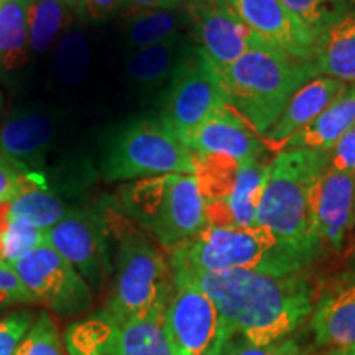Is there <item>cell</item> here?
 Wrapping results in <instances>:
<instances>
[{
    "mask_svg": "<svg viewBox=\"0 0 355 355\" xmlns=\"http://www.w3.org/2000/svg\"><path fill=\"white\" fill-rule=\"evenodd\" d=\"M171 270L216 304L227 332L250 344L286 339L314 308L313 290L300 273L275 277L243 270L224 273Z\"/></svg>",
    "mask_w": 355,
    "mask_h": 355,
    "instance_id": "6da1fadb",
    "label": "cell"
},
{
    "mask_svg": "<svg viewBox=\"0 0 355 355\" xmlns=\"http://www.w3.org/2000/svg\"><path fill=\"white\" fill-rule=\"evenodd\" d=\"M327 166V152L283 150L268 163L257 225L266 227L296 252L316 260L321 241L314 227L313 189Z\"/></svg>",
    "mask_w": 355,
    "mask_h": 355,
    "instance_id": "7a4b0ae2",
    "label": "cell"
},
{
    "mask_svg": "<svg viewBox=\"0 0 355 355\" xmlns=\"http://www.w3.org/2000/svg\"><path fill=\"white\" fill-rule=\"evenodd\" d=\"M313 260L296 252L261 225L254 227H211L204 225L198 235L173 248L171 268L204 273L234 270L286 277L300 273Z\"/></svg>",
    "mask_w": 355,
    "mask_h": 355,
    "instance_id": "3957f363",
    "label": "cell"
},
{
    "mask_svg": "<svg viewBox=\"0 0 355 355\" xmlns=\"http://www.w3.org/2000/svg\"><path fill=\"white\" fill-rule=\"evenodd\" d=\"M217 73L229 107L259 137L277 123L295 92L319 76L311 61L293 60L277 48L247 53Z\"/></svg>",
    "mask_w": 355,
    "mask_h": 355,
    "instance_id": "277c9868",
    "label": "cell"
},
{
    "mask_svg": "<svg viewBox=\"0 0 355 355\" xmlns=\"http://www.w3.org/2000/svg\"><path fill=\"white\" fill-rule=\"evenodd\" d=\"M123 211L166 248L183 245L206 225L194 175L171 173L132 181L121 193Z\"/></svg>",
    "mask_w": 355,
    "mask_h": 355,
    "instance_id": "5b68a950",
    "label": "cell"
},
{
    "mask_svg": "<svg viewBox=\"0 0 355 355\" xmlns=\"http://www.w3.org/2000/svg\"><path fill=\"white\" fill-rule=\"evenodd\" d=\"M196 155L159 119L127 122L105 145L101 171L105 181H137L183 173L194 175Z\"/></svg>",
    "mask_w": 355,
    "mask_h": 355,
    "instance_id": "8992f818",
    "label": "cell"
},
{
    "mask_svg": "<svg viewBox=\"0 0 355 355\" xmlns=\"http://www.w3.org/2000/svg\"><path fill=\"white\" fill-rule=\"evenodd\" d=\"M173 270L139 232L119 237L117 266L107 308L125 321L163 319L173 295Z\"/></svg>",
    "mask_w": 355,
    "mask_h": 355,
    "instance_id": "52a82bcc",
    "label": "cell"
},
{
    "mask_svg": "<svg viewBox=\"0 0 355 355\" xmlns=\"http://www.w3.org/2000/svg\"><path fill=\"white\" fill-rule=\"evenodd\" d=\"M64 347L68 355H173L163 319L125 321L107 308L71 324Z\"/></svg>",
    "mask_w": 355,
    "mask_h": 355,
    "instance_id": "ba28073f",
    "label": "cell"
},
{
    "mask_svg": "<svg viewBox=\"0 0 355 355\" xmlns=\"http://www.w3.org/2000/svg\"><path fill=\"white\" fill-rule=\"evenodd\" d=\"M227 107L219 73L193 44L168 84L159 121L178 137Z\"/></svg>",
    "mask_w": 355,
    "mask_h": 355,
    "instance_id": "9c48e42d",
    "label": "cell"
},
{
    "mask_svg": "<svg viewBox=\"0 0 355 355\" xmlns=\"http://www.w3.org/2000/svg\"><path fill=\"white\" fill-rule=\"evenodd\" d=\"M12 266L33 300L58 316H74L91 308L89 283L46 242L20 257Z\"/></svg>",
    "mask_w": 355,
    "mask_h": 355,
    "instance_id": "30bf717a",
    "label": "cell"
},
{
    "mask_svg": "<svg viewBox=\"0 0 355 355\" xmlns=\"http://www.w3.org/2000/svg\"><path fill=\"white\" fill-rule=\"evenodd\" d=\"M163 327L173 355H211L227 334L216 304L196 285L173 275Z\"/></svg>",
    "mask_w": 355,
    "mask_h": 355,
    "instance_id": "8fae6325",
    "label": "cell"
},
{
    "mask_svg": "<svg viewBox=\"0 0 355 355\" xmlns=\"http://www.w3.org/2000/svg\"><path fill=\"white\" fill-rule=\"evenodd\" d=\"M46 243L64 257L89 286H99L112 270L107 243V220L96 209H71L44 230Z\"/></svg>",
    "mask_w": 355,
    "mask_h": 355,
    "instance_id": "7c38bea8",
    "label": "cell"
},
{
    "mask_svg": "<svg viewBox=\"0 0 355 355\" xmlns=\"http://www.w3.org/2000/svg\"><path fill=\"white\" fill-rule=\"evenodd\" d=\"M188 10L198 46L216 71L229 68L250 51L273 48L243 24L224 0L193 3Z\"/></svg>",
    "mask_w": 355,
    "mask_h": 355,
    "instance_id": "4fadbf2b",
    "label": "cell"
},
{
    "mask_svg": "<svg viewBox=\"0 0 355 355\" xmlns=\"http://www.w3.org/2000/svg\"><path fill=\"white\" fill-rule=\"evenodd\" d=\"M243 24L270 46L293 60L311 61L316 38L285 7L282 0H224Z\"/></svg>",
    "mask_w": 355,
    "mask_h": 355,
    "instance_id": "5bb4252c",
    "label": "cell"
},
{
    "mask_svg": "<svg viewBox=\"0 0 355 355\" xmlns=\"http://www.w3.org/2000/svg\"><path fill=\"white\" fill-rule=\"evenodd\" d=\"M311 211L321 243L340 248L355 225V176L324 168L314 184Z\"/></svg>",
    "mask_w": 355,
    "mask_h": 355,
    "instance_id": "9a60e30c",
    "label": "cell"
},
{
    "mask_svg": "<svg viewBox=\"0 0 355 355\" xmlns=\"http://www.w3.org/2000/svg\"><path fill=\"white\" fill-rule=\"evenodd\" d=\"M178 139L194 155H227L242 163L260 159L265 148L260 137L230 107L211 115Z\"/></svg>",
    "mask_w": 355,
    "mask_h": 355,
    "instance_id": "2e32d148",
    "label": "cell"
},
{
    "mask_svg": "<svg viewBox=\"0 0 355 355\" xmlns=\"http://www.w3.org/2000/svg\"><path fill=\"white\" fill-rule=\"evenodd\" d=\"M58 119L51 110L26 105L8 115L0 127V153L38 171L56 139Z\"/></svg>",
    "mask_w": 355,
    "mask_h": 355,
    "instance_id": "e0dca14e",
    "label": "cell"
},
{
    "mask_svg": "<svg viewBox=\"0 0 355 355\" xmlns=\"http://www.w3.org/2000/svg\"><path fill=\"white\" fill-rule=\"evenodd\" d=\"M311 327L321 347L344 350L355 345V275L324 290L311 313Z\"/></svg>",
    "mask_w": 355,
    "mask_h": 355,
    "instance_id": "ac0fdd59",
    "label": "cell"
},
{
    "mask_svg": "<svg viewBox=\"0 0 355 355\" xmlns=\"http://www.w3.org/2000/svg\"><path fill=\"white\" fill-rule=\"evenodd\" d=\"M345 89H347V84L339 79L327 76L311 79L300 91L295 92L277 123L263 137H260L261 144L272 152H278L283 141L313 122Z\"/></svg>",
    "mask_w": 355,
    "mask_h": 355,
    "instance_id": "d6986e66",
    "label": "cell"
},
{
    "mask_svg": "<svg viewBox=\"0 0 355 355\" xmlns=\"http://www.w3.org/2000/svg\"><path fill=\"white\" fill-rule=\"evenodd\" d=\"M268 178V165L260 159L243 163L234 193L224 201L204 202L206 225L220 229L254 227Z\"/></svg>",
    "mask_w": 355,
    "mask_h": 355,
    "instance_id": "ffe728a7",
    "label": "cell"
},
{
    "mask_svg": "<svg viewBox=\"0 0 355 355\" xmlns=\"http://www.w3.org/2000/svg\"><path fill=\"white\" fill-rule=\"evenodd\" d=\"M191 46L189 38L181 33L163 43L133 50L125 63L127 76L144 91H158L170 84Z\"/></svg>",
    "mask_w": 355,
    "mask_h": 355,
    "instance_id": "44dd1931",
    "label": "cell"
},
{
    "mask_svg": "<svg viewBox=\"0 0 355 355\" xmlns=\"http://www.w3.org/2000/svg\"><path fill=\"white\" fill-rule=\"evenodd\" d=\"M311 63L319 76L355 84V8L319 35Z\"/></svg>",
    "mask_w": 355,
    "mask_h": 355,
    "instance_id": "7402d4cb",
    "label": "cell"
},
{
    "mask_svg": "<svg viewBox=\"0 0 355 355\" xmlns=\"http://www.w3.org/2000/svg\"><path fill=\"white\" fill-rule=\"evenodd\" d=\"M355 125V84L345 89L329 107L295 135L285 140L278 152L291 148H311L329 152L337 140Z\"/></svg>",
    "mask_w": 355,
    "mask_h": 355,
    "instance_id": "603a6c76",
    "label": "cell"
},
{
    "mask_svg": "<svg viewBox=\"0 0 355 355\" xmlns=\"http://www.w3.org/2000/svg\"><path fill=\"white\" fill-rule=\"evenodd\" d=\"M191 26L188 6L132 12L125 21V38L133 50L166 42Z\"/></svg>",
    "mask_w": 355,
    "mask_h": 355,
    "instance_id": "cb8c5ba5",
    "label": "cell"
},
{
    "mask_svg": "<svg viewBox=\"0 0 355 355\" xmlns=\"http://www.w3.org/2000/svg\"><path fill=\"white\" fill-rule=\"evenodd\" d=\"M30 2L3 0L0 6V68H20L28 60Z\"/></svg>",
    "mask_w": 355,
    "mask_h": 355,
    "instance_id": "d4e9b609",
    "label": "cell"
},
{
    "mask_svg": "<svg viewBox=\"0 0 355 355\" xmlns=\"http://www.w3.org/2000/svg\"><path fill=\"white\" fill-rule=\"evenodd\" d=\"M7 206L13 219L42 230L53 227L71 211L58 193H53L50 184L25 191L7 201Z\"/></svg>",
    "mask_w": 355,
    "mask_h": 355,
    "instance_id": "484cf974",
    "label": "cell"
},
{
    "mask_svg": "<svg viewBox=\"0 0 355 355\" xmlns=\"http://www.w3.org/2000/svg\"><path fill=\"white\" fill-rule=\"evenodd\" d=\"M242 162L227 155H196V178L204 202L224 201L234 193Z\"/></svg>",
    "mask_w": 355,
    "mask_h": 355,
    "instance_id": "4316f807",
    "label": "cell"
},
{
    "mask_svg": "<svg viewBox=\"0 0 355 355\" xmlns=\"http://www.w3.org/2000/svg\"><path fill=\"white\" fill-rule=\"evenodd\" d=\"M68 7L61 0H32L30 2V51L46 53L68 24Z\"/></svg>",
    "mask_w": 355,
    "mask_h": 355,
    "instance_id": "83f0119b",
    "label": "cell"
},
{
    "mask_svg": "<svg viewBox=\"0 0 355 355\" xmlns=\"http://www.w3.org/2000/svg\"><path fill=\"white\" fill-rule=\"evenodd\" d=\"M293 15L318 38L340 17L355 8V0H282Z\"/></svg>",
    "mask_w": 355,
    "mask_h": 355,
    "instance_id": "f1b7e54d",
    "label": "cell"
},
{
    "mask_svg": "<svg viewBox=\"0 0 355 355\" xmlns=\"http://www.w3.org/2000/svg\"><path fill=\"white\" fill-rule=\"evenodd\" d=\"M44 242V230L15 220L8 212L7 201L0 202V260L13 263Z\"/></svg>",
    "mask_w": 355,
    "mask_h": 355,
    "instance_id": "f546056e",
    "label": "cell"
},
{
    "mask_svg": "<svg viewBox=\"0 0 355 355\" xmlns=\"http://www.w3.org/2000/svg\"><path fill=\"white\" fill-rule=\"evenodd\" d=\"M89 48L83 33L69 32L60 40L56 53L58 76L66 84H78L86 76Z\"/></svg>",
    "mask_w": 355,
    "mask_h": 355,
    "instance_id": "4dcf8cb0",
    "label": "cell"
},
{
    "mask_svg": "<svg viewBox=\"0 0 355 355\" xmlns=\"http://www.w3.org/2000/svg\"><path fill=\"white\" fill-rule=\"evenodd\" d=\"M15 355H68L56 322L48 313H40L21 340Z\"/></svg>",
    "mask_w": 355,
    "mask_h": 355,
    "instance_id": "1f68e13d",
    "label": "cell"
},
{
    "mask_svg": "<svg viewBox=\"0 0 355 355\" xmlns=\"http://www.w3.org/2000/svg\"><path fill=\"white\" fill-rule=\"evenodd\" d=\"M40 171H32L0 153V202L10 201L25 191L46 186Z\"/></svg>",
    "mask_w": 355,
    "mask_h": 355,
    "instance_id": "d6a6232c",
    "label": "cell"
},
{
    "mask_svg": "<svg viewBox=\"0 0 355 355\" xmlns=\"http://www.w3.org/2000/svg\"><path fill=\"white\" fill-rule=\"evenodd\" d=\"M211 355H308L296 340L286 339L277 343L257 345L243 340L242 337L227 332Z\"/></svg>",
    "mask_w": 355,
    "mask_h": 355,
    "instance_id": "836d02e7",
    "label": "cell"
},
{
    "mask_svg": "<svg viewBox=\"0 0 355 355\" xmlns=\"http://www.w3.org/2000/svg\"><path fill=\"white\" fill-rule=\"evenodd\" d=\"M35 316L32 311L19 309L0 319V355H15Z\"/></svg>",
    "mask_w": 355,
    "mask_h": 355,
    "instance_id": "e575fe53",
    "label": "cell"
},
{
    "mask_svg": "<svg viewBox=\"0 0 355 355\" xmlns=\"http://www.w3.org/2000/svg\"><path fill=\"white\" fill-rule=\"evenodd\" d=\"M32 303H35L33 296L21 283L12 263L0 260V311Z\"/></svg>",
    "mask_w": 355,
    "mask_h": 355,
    "instance_id": "d590c367",
    "label": "cell"
},
{
    "mask_svg": "<svg viewBox=\"0 0 355 355\" xmlns=\"http://www.w3.org/2000/svg\"><path fill=\"white\" fill-rule=\"evenodd\" d=\"M327 168L355 176V125L327 152Z\"/></svg>",
    "mask_w": 355,
    "mask_h": 355,
    "instance_id": "8d00e7d4",
    "label": "cell"
},
{
    "mask_svg": "<svg viewBox=\"0 0 355 355\" xmlns=\"http://www.w3.org/2000/svg\"><path fill=\"white\" fill-rule=\"evenodd\" d=\"M117 7V0H83L81 13H86L91 20L102 21L112 15Z\"/></svg>",
    "mask_w": 355,
    "mask_h": 355,
    "instance_id": "74e56055",
    "label": "cell"
},
{
    "mask_svg": "<svg viewBox=\"0 0 355 355\" xmlns=\"http://www.w3.org/2000/svg\"><path fill=\"white\" fill-rule=\"evenodd\" d=\"M119 7L125 10H153V8H176L181 7L178 0H117Z\"/></svg>",
    "mask_w": 355,
    "mask_h": 355,
    "instance_id": "f35d334b",
    "label": "cell"
},
{
    "mask_svg": "<svg viewBox=\"0 0 355 355\" xmlns=\"http://www.w3.org/2000/svg\"><path fill=\"white\" fill-rule=\"evenodd\" d=\"M61 2H63L64 6L69 8V10H73V12H79V13H81V8H83V0H61Z\"/></svg>",
    "mask_w": 355,
    "mask_h": 355,
    "instance_id": "ab89813d",
    "label": "cell"
},
{
    "mask_svg": "<svg viewBox=\"0 0 355 355\" xmlns=\"http://www.w3.org/2000/svg\"><path fill=\"white\" fill-rule=\"evenodd\" d=\"M181 6H193V3H204V2H214V0H178Z\"/></svg>",
    "mask_w": 355,
    "mask_h": 355,
    "instance_id": "60d3db41",
    "label": "cell"
},
{
    "mask_svg": "<svg viewBox=\"0 0 355 355\" xmlns=\"http://www.w3.org/2000/svg\"><path fill=\"white\" fill-rule=\"evenodd\" d=\"M340 355H355V345H352V347H347L344 350H339Z\"/></svg>",
    "mask_w": 355,
    "mask_h": 355,
    "instance_id": "b9f144b4",
    "label": "cell"
},
{
    "mask_svg": "<svg viewBox=\"0 0 355 355\" xmlns=\"http://www.w3.org/2000/svg\"><path fill=\"white\" fill-rule=\"evenodd\" d=\"M0 109H2V96H0Z\"/></svg>",
    "mask_w": 355,
    "mask_h": 355,
    "instance_id": "7bdbcfd3",
    "label": "cell"
},
{
    "mask_svg": "<svg viewBox=\"0 0 355 355\" xmlns=\"http://www.w3.org/2000/svg\"><path fill=\"white\" fill-rule=\"evenodd\" d=\"M2 3H3V0H0V6H2Z\"/></svg>",
    "mask_w": 355,
    "mask_h": 355,
    "instance_id": "ee69618b",
    "label": "cell"
}]
</instances>
